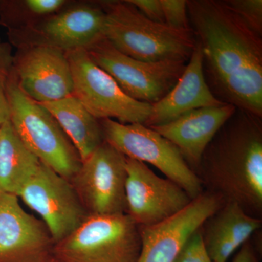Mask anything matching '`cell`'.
Returning a JSON list of instances; mask_svg holds the SVG:
<instances>
[{
	"label": "cell",
	"mask_w": 262,
	"mask_h": 262,
	"mask_svg": "<svg viewBox=\"0 0 262 262\" xmlns=\"http://www.w3.org/2000/svg\"><path fill=\"white\" fill-rule=\"evenodd\" d=\"M187 5L211 92L221 102L262 117V38L223 0H190Z\"/></svg>",
	"instance_id": "1"
},
{
	"label": "cell",
	"mask_w": 262,
	"mask_h": 262,
	"mask_svg": "<svg viewBox=\"0 0 262 262\" xmlns=\"http://www.w3.org/2000/svg\"><path fill=\"white\" fill-rule=\"evenodd\" d=\"M262 117L235 113L209 143L196 171L204 190L262 220Z\"/></svg>",
	"instance_id": "2"
},
{
	"label": "cell",
	"mask_w": 262,
	"mask_h": 262,
	"mask_svg": "<svg viewBox=\"0 0 262 262\" xmlns=\"http://www.w3.org/2000/svg\"><path fill=\"white\" fill-rule=\"evenodd\" d=\"M98 3L106 15L105 39L123 54L146 62L189 61L196 43L192 29L152 21L128 0Z\"/></svg>",
	"instance_id": "3"
},
{
	"label": "cell",
	"mask_w": 262,
	"mask_h": 262,
	"mask_svg": "<svg viewBox=\"0 0 262 262\" xmlns=\"http://www.w3.org/2000/svg\"><path fill=\"white\" fill-rule=\"evenodd\" d=\"M8 98L10 123L24 144L41 163L70 181L82 164L78 151L47 108L20 89L13 71Z\"/></svg>",
	"instance_id": "4"
},
{
	"label": "cell",
	"mask_w": 262,
	"mask_h": 262,
	"mask_svg": "<svg viewBox=\"0 0 262 262\" xmlns=\"http://www.w3.org/2000/svg\"><path fill=\"white\" fill-rule=\"evenodd\" d=\"M141 249L139 225L126 213L89 215L53 255L63 262H137Z\"/></svg>",
	"instance_id": "5"
},
{
	"label": "cell",
	"mask_w": 262,
	"mask_h": 262,
	"mask_svg": "<svg viewBox=\"0 0 262 262\" xmlns=\"http://www.w3.org/2000/svg\"><path fill=\"white\" fill-rule=\"evenodd\" d=\"M103 140L127 158L149 163L186 191L192 200L204 191L201 181L171 141L144 124L99 120Z\"/></svg>",
	"instance_id": "6"
},
{
	"label": "cell",
	"mask_w": 262,
	"mask_h": 262,
	"mask_svg": "<svg viewBox=\"0 0 262 262\" xmlns=\"http://www.w3.org/2000/svg\"><path fill=\"white\" fill-rule=\"evenodd\" d=\"M68 5L35 23L8 30L10 45L17 49L46 46L67 53L86 50L105 38L106 15L98 2Z\"/></svg>",
	"instance_id": "7"
},
{
	"label": "cell",
	"mask_w": 262,
	"mask_h": 262,
	"mask_svg": "<svg viewBox=\"0 0 262 262\" xmlns=\"http://www.w3.org/2000/svg\"><path fill=\"white\" fill-rule=\"evenodd\" d=\"M74 84V96L98 120L122 124L145 123L151 104L127 96L108 73L92 61L84 49L67 52Z\"/></svg>",
	"instance_id": "8"
},
{
	"label": "cell",
	"mask_w": 262,
	"mask_h": 262,
	"mask_svg": "<svg viewBox=\"0 0 262 262\" xmlns=\"http://www.w3.org/2000/svg\"><path fill=\"white\" fill-rule=\"evenodd\" d=\"M85 51L98 67L116 81L125 94L149 104L158 102L171 91L187 63L139 61L119 51L105 38Z\"/></svg>",
	"instance_id": "9"
},
{
	"label": "cell",
	"mask_w": 262,
	"mask_h": 262,
	"mask_svg": "<svg viewBox=\"0 0 262 262\" xmlns=\"http://www.w3.org/2000/svg\"><path fill=\"white\" fill-rule=\"evenodd\" d=\"M126 157L103 141L70 182L89 215H115L126 211Z\"/></svg>",
	"instance_id": "10"
},
{
	"label": "cell",
	"mask_w": 262,
	"mask_h": 262,
	"mask_svg": "<svg viewBox=\"0 0 262 262\" xmlns=\"http://www.w3.org/2000/svg\"><path fill=\"white\" fill-rule=\"evenodd\" d=\"M18 198L40 215L55 244L73 232L89 215L70 181L42 163Z\"/></svg>",
	"instance_id": "11"
},
{
	"label": "cell",
	"mask_w": 262,
	"mask_h": 262,
	"mask_svg": "<svg viewBox=\"0 0 262 262\" xmlns=\"http://www.w3.org/2000/svg\"><path fill=\"white\" fill-rule=\"evenodd\" d=\"M126 170L125 213L137 225L159 224L192 201L177 183L161 178L142 162L126 158Z\"/></svg>",
	"instance_id": "12"
},
{
	"label": "cell",
	"mask_w": 262,
	"mask_h": 262,
	"mask_svg": "<svg viewBox=\"0 0 262 262\" xmlns=\"http://www.w3.org/2000/svg\"><path fill=\"white\" fill-rule=\"evenodd\" d=\"M13 75L20 89L39 103L58 101L74 94L73 78L65 52L46 46L17 49Z\"/></svg>",
	"instance_id": "13"
},
{
	"label": "cell",
	"mask_w": 262,
	"mask_h": 262,
	"mask_svg": "<svg viewBox=\"0 0 262 262\" xmlns=\"http://www.w3.org/2000/svg\"><path fill=\"white\" fill-rule=\"evenodd\" d=\"M225 201L204 190L182 211L157 225L139 226L141 249L137 262H173L191 234Z\"/></svg>",
	"instance_id": "14"
},
{
	"label": "cell",
	"mask_w": 262,
	"mask_h": 262,
	"mask_svg": "<svg viewBox=\"0 0 262 262\" xmlns=\"http://www.w3.org/2000/svg\"><path fill=\"white\" fill-rule=\"evenodd\" d=\"M54 245L46 224L24 211L18 196L0 193V262H42Z\"/></svg>",
	"instance_id": "15"
},
{
	"label": "cell",
	"mask_w": 262,
	"mask_h": 262,
	"mask_svg": "<svg viewBox=\"0 0 262 262\" xmlns=\"http://www.w3.org/2000/svg\"><path fill=\"white\" fill-rule=\"evenodd\" d=\"M236 110L226 103L196 108L168 123L149 127L171 141L195 173L207 146Z\"/></svg>",
	"instance_id": "16"
},
{
	"label": "cell",
	"mask_w": 262,
	"mask_h": 262,
	"mask_svg": "<svg viewBox=\"0 0 262 262\" xmlns=\"http://www.w3.org/2000/svg\"><path fill=\"white\" fill-rule=\"evenodd\" d=\"M222 104L225 103L215 97L205 80L203 53L199 43L196 42L178 82L165 97L151 104V113L144 125L159 126L173 121L191 110Z\"/></svg>",
	"instance_id": "17"
},
{
	"label": "cell",
	"mask_w": 262,
	"mask_h": 262,
	"mask_svg": "<svg viewBox=\"0 0 262 262\" xmlns=\"http://www.w3.org/2000/svg\"><path fill=\"white\" fill-rule=\"evenodd\" d=\"M261 227L262 220L247 214L236 203L225 202L203 222L201 229L212 261L227 262Z\"/></svg>",
	"instance_id": "18"
},
{
	"label": "cell",
	"mask_w": 262,
	"mask_h": 262,
	"mask_svg": "<svg viewBox=\"0 0 262 262\" xmlns=\"http://www.w3.org/2000/svg\"><path fill=\"white\" fill-rule=\"evenodd\" d=\"M41 104L51 113L70 138L82 161L104 141L99 120L74 95Z\"/></svg>",
	"instance_id": "19"
},
{
	"label": "cell",
	"mask_w": 262,
	"mask_h": 262,
	"mask_svg": "<svg viewBox=\"0 0 262 262\" xmlns=\"http://www.w3.org/2000/svg\"><path fill=\"white\" fill-rule=\"evenodd\" d=\"M40 163L19 138L10 121L0 126V193L18 198Z\"/></svg>",
	"instance_id": "20"
},
{
	"label": "cell",
	"mask_w": 262,
	"mask_h": 262,
	"mask_svg": "<svg viewBox=\"0 0 262 262\" xmlns=\"http://www.w3.org/2000/svg\"><path fill=\"white\" fill-rule=\"evenodd\" d=\"M13 56L10 43L0 38V126L10 121L8 84L13 71Z\"/></svg>",
	"instance_id": "21"
},
{
	"label": "cell",
	"mask_w": 262,
	"mask_h": 262,
	"mask_svg": "<svg viewBox=\"0 0 262 262\" xmlns=\"http://www.w3.org/2000/svg\"><path fill=\"white\" fill-rule=\"evenodd\" d=\"M229 9L246 26L262 37L261 0H223Z\"/></svg>",
	"instance_id": "22"
},
{
	"label": "cell",
	"mask_w": 262,
	"mask_h": 262,
	"mask_svg": "<svg viewBox=\"0 0 262 262\" xmlns=\"http://www.w3.org/2000/svg\"><path fill=\"white\" fill-rule=\"evenodd\" d=\"M173 262H213L205 247L201 228L191 234Z\"/></svg>",
	"instance_id": "23"
},
{
	"label": "cell",
	"mask_w": 262,
	"mask_h": 262,
	"mask_svg": "<svg viewBox=\"0 0 262 262\" xmlns=\"http://www.w3.org/2000/svg\"><path fill=\"white\" fill-rule=\"evenodd\" d=\"M165 24L177 29H191L186 0H160Z\"/></svg>",
	"instance_id": "24"
},
{
	"label": "cell",
	"mask_w": 262,
	"mask_h": 262,
	"mask_svg": "<svg viewBox=\"0 0 262 262\" xmlns=\"http://www.w3.org/2000/svg\"><path fill=\"white\" fill-rule=\"evenodd\" d=\"M146 18L157 22L165 24L160 0H128Z\"/></svg>",
	"instance_id": "25"
},
{
	"label": "cell",
	"mask_w": 262,
	"mask_h": 262,
	"mask_svg": "<svg viewBox=\"0 0 262 262\" xmlns=\"http://www.w3.org/2000/svg\"><path fill=\"white\" fill-rule=\"evenodd\" d=\"M232 262H259L258 246L253 244L251 238L239 248Z\"/></svg>",
	"instance_id": "26"
},
{
	"label": "cell",
	"mask_w": 262,
	"mask_h": 262,
	"mask_svg": "<svg viewBox=\"0 0 262 262\" xmlns=\"http://www.w3.org/2000/svg\"><path fill=\"white\" fill-rule=\"evenodd\" d=\"M42 262H63L61 261V260L58 259V258H57L56 256H54V255L53 256H52L51 257L48 258V259L45 260V261H43Z\"/></svg>",
	"instance_id": "27"
}]
</instances>
